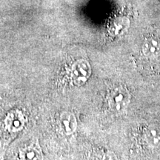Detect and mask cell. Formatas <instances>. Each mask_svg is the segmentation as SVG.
Segmentation results:
<instances>
[{
    "label": "cell",
    "instance_id": "4",
    "mask_svg": "<svg viewBox=\"0 0 160 160\" xmlns=\"http://www.w3.org/2000/svg\"><path fill=\"white\" fill-rule=\"evenodd\" d=\"M91 71L90 65L88 62H83L82 65L77 64L74 65L72 69V77L75 82L82 84L85 82L91 75Z\"/></svg>",
    "mask_w": 160,
    "mask_h": 160
},
{
    "label": "cell",
    "instance_id": "7",
    "mask_svg": "<svg viewBox=\"0 0 160 160\" xmlns=\"http://www.w3.org/2000/svg\"><path fill=\"white\" fill-rule=\"evenodd\" d=\"M102 160H119L117 156H116L113 152L108 151L107 153L104 155Z\"/></svg>",
    "mask_w": 160,
    "mask_h": 160
},
{
    "label": "cell",
    "instance_id": "2",
    "mask_svg": "<svg viewBox=\"0 0 160 160\" xmlns=\"http://www.w3.org/2000/svg\"><path fill=\"white\" fill-rule=\"evenodd\" d=\"M59 127L66 135H71L77 128V120L74 113L72 112L64 111L59 118Z\"/></svg>",
    "mask_w": 160,
    "mask_h": 160
},
{
    "label": "cell",
    "instance_id": "1",
    "mask_svg": "<svg viewBox=\"0 0 160 160\" xmlns=\"http://www.w3.org/2000/svg\"><path fill=\"white\" fill-rule=\"evenodd\" d=\"M130 101V93L122 86H119L112 90L108 97L110 108L115 112L123 111L129 105Z\"/></svg>",
    "mask_w": 160,
    "mask_h": 160
},
{
    "label": "cell",
    "instance_id": "6",
    "mask_svg": "<svg viewBox=\"0 0 160 160\" xmlns=\"http://www.w3.org/2000/svg\"><path fill=\"white\" fill-rule=\"evenodd\" d=\"M146 142L151 147L160 145V128L156 125H151L145 132Z\"/></svg>",
    "mask_w": 160,
    "mask_h": 160
},
{
    "label": "cell",
    "instance_id": "3",
    "mask_svg": "<svg viewBox=\"0 0 160 160\" xmlns=\"http://www.w3.org/2000/svg\"><path fill=\"white\" fill-rule=\"evenodd\" d=\"M43 154L38 141L22 148L19 153V160H43Z\"/></svg>",
    "mask_w": 160,
    "mask_h": 160
},
{
    "label": "cell",
    "instance_id": "5",
    "mask_svg": "<svg viewBox=\"0 0 160 160\" xmlns=\"http://www.w3.org/2000/svg\"><path fill=\"white\" fill-rule=\"evenodd\" d=\"M143 54L148 58H154L160 54V40L157 37H149L142 45Z\"/></svg>",
    "mask_w": 160,
    "mask_h": 160
}]
</instances>
